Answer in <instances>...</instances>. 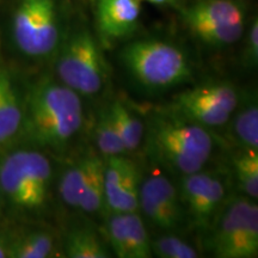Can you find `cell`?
Segmentation results:
<instances>
[{
  "instance_id": "1",
  "label": "cell",
  "mask_w": 258,
  "mask_h": 258,
  "mask_svg": "<svg viewBox=\"0 0 258 258\" xmlns=\"http://www.w3.org/2000/svg\"><path fill=\"white\" fill-rule=\"evenodd\" d=\"M83 120L78 93L63 84L41 80L28 93L22 125L32 144L61 151L78 134Z\"/></svg>"
},
{
  "instance_id": "2",
  "label": "cell",
  "mask_w": 258,
  "mask_h": 258,
  "mask_svg": "<svg viewBox=\"0 0 258 258\" xmlns=\"http://www.w3.org/2000/svg\"><path fill=\"white\" fill-rule=\"evenodd\" d=\"M145 132L147 153L180 176L201 171L214 148L207 128L171 112L151 116Z\"/></svg>"
},
{
  "instance_id": "3",
  "label": "cell",
  "mask_w": 258,
  "mask_h": 258,
  "mask_svg": "<svg viewBox=\"0 0 258 258\" xmlns=\"http://www.w3.org/2000/svg\"><path fill=\"white\" fill-rule=\"evenodd\" d=\"M121 61L128 73L147 89L176 88L192 76L185 54L178 47L159 40L129 43L121 51Z\"/></svg>"
},
{
  "instance_id": "4",
  "label": "cell",
  "mask_w": 258,
  "mask_h": 258,
  "mask_svg": "<svg viewBox=\"0 0 258 258\" xmlns=\"http://www.w3.org/2000/svg\"><path fill=\"white\" fill-rule=\"evenodd\" d=\"M50 180L49 160L38 151H17L0 163V190L22 211H38L44 207Z\"/></svg>"
},
{
  "instance_id": "5",
  "label": "cell",
  "mask_w": 258,
  "mask_h": 258,
  "mask_svg": "<svg viewBox=\"0 0 258 258\" xmlns=\"http://www.w3.org/2000/svg\"><path fill=\"white\" fill-rule=\"evenodd\" d=\"M208 246L219 258L258 256V207L250 198H238L222 209Z\"/></svg>"
},
{
  "instance_id": "6",
  "label": "cell",
  "mask_w": 258,
  "mask_h": 258,
  "mask_svg": "<svg viewBox=\"0 0 258 258\" xmlns=\"http://www.w3.org/2000/svg\"><path fill=\"white\" fill-rule=\"evenodd\" d=\"M61 84L80 96L102 91L106 72L101 50L89 31L80 30L70 38L56 62Z\"/></svg>"
},
{
  "instance_id": "7",
  "label": "cell",
  "mask_w": 258,
  "mask_h": 258,
  "mask_svg": "<svg viewBox=\"0 0 258 258\" xmlns=\"http://www.w3.org/2000/svg\"><path fill=\"white\" fill-rule=\"evenodd\" d=\"M238 104L239 97L233 86L227 83H209L178 93L170 112L205 128H214L228 123Z\"/></svg>"
},
{
  "instance_id": "8",
  "label": "cell",
  "mask_w": 258,
  "mask_h": 258,
  "mask_svg": "<svg viewBox=\"0 0 258 258\" xmlns=\"http://www.w3.org/2000/svg\"><path fill=\"white\" fill-rule=\"evenodd\" d=\"M15 42L28 56H47L59 44L56 0H21L14 17Z\"/></svg>"
},
{
  "instance_id": "9",
  "label": "cell",
  "mask_w": 258,
  "mask_h": 258,
  "mask_svg": "<svg viewBox=\"0 0 258 258\" xmlns=\"http://www.w3.org/2000/svg\"><path fill=\"white\" fill-rule=\"evenodd\" d=\"M183 17L190 30L211 46H230L243 36L244 14L232 0H201Z\"/></svg>"
},
{
  "instance_id": "10",
  "label": "cell",
  "mask_w": 258,
  "mask_h": 258,
  "mask_svg": "<svg viewBox=\"0 0 258 258\" xmlns=\"http://www.w3.org/2000/svg\"><path fill=\"white\" fill-rule=\"evenodd\" d=\"M179 195L184 211L199 230H208L225 199V184L214 173L198 171L182 176Z\"/></svg>"
},
{
  "instance_id": "11",
  "label": "cell",
  "mask_w": 258,
  "mask_h": 258,
  "mask_svg": "<svg viewBox=\"0 0 258 258\" xmlns=\"http://www.w3.org/2000/svg\"><path fill=\"white\" fill-rule=\"evenodd\" d=\"M139 207L161 230L175 231L184 219L178 189L163 175L151 176L144 180L139 190Z\"/></svg>"
},
{
  "instance_id": "12",
  "label": "cell",
  "mask_w": 258,
  "mask_h": 258,
  "mask_svg": "<svg viewBox=\"0 0 258 258\" xmlns=\"http://www.w3.org/2000/svg\"><path fill=\"white\" fill-rule=\"evenodd\" d=\"M139 172L133 160L121 156L104 160V203L110 213L139 209Z\"/></svg>"
},
{
  "instance_id": "13",
  "label": "cell",
  "mask_w": 258,
  "mask_h": 258,
  "mask_svg": "<svg viewBox=\"0 0 258 258\" xmlns=\"http://www.w3.org/2000/svg\"><path fill=\"white\" fill-rule=\"evenodd\" d=\"M143 0H98L97 21L105 36L121 38L138 27Z\"/></svg>"
},
{
  "instance_id": "14",
  "label": "cell",
  "mask_w": 258,
  "mask_h": 258,
  "mask_svg": "<svg viewBox=\"0 0 258 258\" xmlns=\"http://www.w3.org/2000/svg\"><path fill=\"white\" fill-rule=\"evenodd\" d=\"M23 110L8 71L0 69V144L11 140L21 131Z\"/></svg>"
},
{
  "instance_id": "15",
  "label": "cell",
  "mask_w": 258,
  "mask_h": 258,
  "mask_svg": "<svg viewBox=\"0 0 258 258\" xmlns=\"http://www.w3.org/2000/svg\"><path fill=\"white\" fill-rule=\"evenodd\" d=\"M109 112L125 152L137 151L145 137V125L140 118L120 101H116L109 106Z\"/></svg>"
},
{
  "instance_id": "16",
  "label": "cell",
  "mask_w": 258,
  "mask_h": 258,
  "mask_svg": "<svg viewBox=\"0 0 258 258\" xmlns=\"http://www.w3.org/2000/svg\"><path fill=\"white\" fill-rule=\"evenodd\" d=\"M55 251L54 235L48 231L38 230L11 238L9 246L10 258H47Z\"/></svg>"
},
{
  "instance_id": "17",
  "label": "cell",
  "mask_w": 258,
  "mask_h": 258,
  "mask_svg": "<svg viewBox=\"0 0 258 258\" xmlns=\"http://www.w3.org/2000/svg\"><path fill=\"white\" fill-rule=\"evenodd\" d=\"M64 252L70 258H109L110 250L98 234L89 228H74L67 234Z\"/></svg>"
},
{
  "instance_id": "18",
  "label": "cell",
  "mask_w": 258,
  "mask_h": 258,
  "mask_svg": "<svg viewBox=\"0 0 258 258\" xmlns=\"http://www.w3.org/2000/svg\"><path fill=\"white\" fill-rule=\"evenodd\" d=\"M104 160L92 154L91 165L84 185L79 209L93 214L104 207Z\"/></svg>"
},
{
  "instance_id": "19",
  "label": "cell",
  "mask_w": 258,
  "mask_h": 258,
  "mask_svg": "<svg viewBox=\"0 0 258 258\" xmlns=\"http://www.w3.org/2000/svg\"><path fill=\"white\" fill-rule=\"evenodd\" d=\"M230 129L232 139L241 148L258 150V106L256 99L250 101L237 111Z\"/></svg>"
},
{
  "instance_id": "20",
  "label": "cell",
  "mask_w": 258,
  "mask_h": 258,
  "mask_svg": "<svg viewBox=\"0 0 258 258\" xmlns=\"http://www.w3.org/2000/svg\"><path fill=\"white\" fill-rule=\"evenodd\" d=\"M92 154L77 161L64 171L59 184V192L63 202L71 208H79L80 198L91 165Z\"/></svg>"
},
{
  "instance_id": "21",
  "label": "cell",
  "mask_w": 258,
  "mask_h": 258,
  "mask_svg": "<svg viewBox=\"0 0 258 258\" xmlns=\"http://www.w3.org/2000/svg\"><path fill=\"white\" fill-rule=\"evenodd\" d=\"M234 173L243 192L256 201L258 199V150L243 148L234 159Z\"/></svg>"
},
{
  "instance_id": "22",
  "label": "cell",
  "mask_w": 258,
  "mask_h": 258,
  "mask_svg": "<svg viewBox=\"0 0 258 258\" xmlns=\"http://www.w3.org/2000/svg\"><path fill=\"white\" fill-rule=\"evenodd\" d=\"M123 219L127 238V258L152 257L150 238L138 211L123 213Z\"/></svg>"
},
{
  "instance_id": "23",
  "label": "cell",
  "mask_w": 258,
  "mask_h": 258,
  "mask_svg": "<svg viewBox=\"0 0 258 258\" xmlns=\"http://www.w3.org/2000/svg\"><path fill=\"white\" fill-rule=\"evenodd\" d=\"M96 143L105 158L112 156H121L125 153V148L116 131L114 122L111 120L109 109L103 112L96 125Z\"/></svg>"
},
{
  "instance_id": "24",
  "label": "cell",
  "mask_w": 258,
  "mask_h": 258,
  "mask_svg": "<svg viewBox=\"0 0 258 258\" xmlns=\"http://www.w3.org/2000/svg\"><path fill=\"white\" fill-rule=\"evenodd\" d=\"M152 254L160 258H198V250L175 235H164L151 241Z\"/></svg>"
},
{
  "instance_id": "25",
  "label": "cell",
  "mask_w": 258,
  "mask_h": 258,
  "mask_svg": "<svg viewBox=\"0 0 258 258\" xmlns=\"http://www.w3.org/2000/svg\"><path fill=\"white\" fill-rule=\"evenodd\" d=\"M105 234L108 237L111 252L116 257L127 258V238L123 213H110L105 222Z\"/></svg>"
},
{
  "instance_id": "26",
  "label": "cell",
  "mask_w": 258,
  "mask_h": 258,
  "mask_svg": "<svg viewBox=\"0 0 258 258\" xmlns=\"http://www.w3.org/2000/svg\"><path fill=\"white\" fill-rule=\"evenodd\" d=\"M258 62V22L254 19L247 35L246 47L244 51V63L249 67H256Z\"/></svg>"
},
{
  "instance_id": "27",
  "label": "cell",
  "mask_w": 258,
  "mask_h": 258,
  "mask_svg": "<svg viewBox=\"0 0 258 258\" xmlns=\"http://www.w3.org/2000/svg\"><path fill=\"white\" fill-rule=\"evenodd\" d=\"M11 238L6 235L4 232L0 231V258L9 257V246Z\"/></svg>"
},
{
  "instance_id": "28",
  "label": "cell",
  "mask_w": 258,
  "mask_h": 258,
  "mask_svg": "<svg viewBox=\"0 0 258 258\" xmlns=\"http://www.w3.org/2000/svg\"><path fill=\"white\" fill-rule=\"evenodd\" d=\"M146 2L150 3V4L163 6V5H170L172 3H175V0H146Z\"/></svg>"
}]
</instances>
